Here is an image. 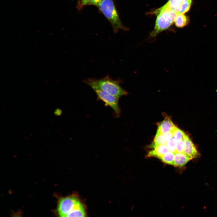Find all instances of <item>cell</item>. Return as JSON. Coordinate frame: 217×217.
Segmentation results:
<instances>
[{
	"mask_svg": "<svg viewBox=\"0 0 217 217\" xmlns=\"http://www.w3.org/2000/svg\"><path fill=\"white\" fill-rule=\"evenodd\" d=\"M84 82L93 90L96 89L101 90L119 99L127 94V92L120 86V80H114L108 75L99 79L89 78L84 80Z\"/></svg>",
	"mask_w": 217,
	"mask_h": 217,
	"instance_id": "6da1fadb",
	"label": "cell"
},
{
	"mask_svg": "<svg viewBox=\"0 0 217 217\" xmlns=\"http://www.w3.org/2000/svg\"><path fill=\"white\" fill-rule=\"evenodd\" d=\"M58 211L61 217H85L83 205L76 198L69 196L62 198L58 204Z\"/></svg>",
	"mask_w": 217,
	"mask_h": 217,
	"instance_id": "7a4b0ae2",
	"label": "cell"
},
{
	"mask_svg": "<svg viewBox=\"0 0 217 217\" xmlns=\"http://www.w3.org/2000/svg\"><path fill=\"white\" fill-rule=\"evenodd\" d=\"M157 15L154 28L150 33L149 37L153 38L162 31L168 29L173 22L178 13L165 5L153 12Z\"/></svg>",
	"mask_w": 217,
	"mask_h": 217,
	"instance_id": "3957f363",
	"label": "cell"
},
{
	"mask_svg": "<svg viewBox=\"0 0 217 217\" xmlns=\"http://www.w3.org/2000/svg\"><path fill=\"white\" fill-rule=\"evenodd\" d=\"M98 6L112 24L115 32L120 29H126L119 18L112 0H104Z\"/></svg>",
	"mask_w": 217,
	"mask_h": 217,
	"instance_id": "277c9868",
	"label": "cell"
},
{
	"mask_svg": "<svg viewBox=\"0 0 217 217\" xmlns=\"http://www.w3.org/2000/svg\"><path fill=\"white\" fill-rule=\"evenodd\" d=\"M93 90L98 99L104 102L107 106L110 107L116 116L118 117L120 113V110L118 105L119 99L99 89H96Z\"/></svg>",
	"mask_w": 217,
	"mask_h": 217,
	"instance_id": "5b68a950",
	"label": "cell"
},
{
	"mask_svg": "<svg viewBox=\"0 0 217 217\" xmlns=\"http://www.w3.org/2000/svg\"><path fill=\"white\" fill-rule=\"evenodd\" d=\"M184 139L185 146L183 153L190 159L196 158L198 153L192 141L185 134Z\"/></svg>",
	"mask_w": 217,
	"mask_h": 217,
	"instance_id": "8992f818",
	"label": "cell"
},
{
	"mask_svg": "<svg viewBox=\"0 0 217 217\" xmlns=\"http://www.w3.org/2000/svg\"><path fill=\"white\" fill-rule=\"evenodd\" d=\"M175 126L170 118L166 117L159 124L156 134H164L172 131Z\"/></svg>",
	"mask_w": 217,
	"mask_h": 217,
	"instance_id": "52a82bcc",
	"label": "cell"
},
{
	"mask_svg": "<svg viewBox=\"0 0 217 217\" xmlns=\"http://www.w3.org/2000/svg\"><path fill=\"white\" fill-rule=\"evenodd\" d=\"M172 136V131L164 134H156L151 147L154 148L157 146L165 144Z\"/></svg>",
	"mask_w": 217,
	"mask_h": 217,
	"instance_id": "ba28073f",
	"label": "cell"
},
{
	"mask_svg": "<svg viewBox=\"0 0 217 217\" xmlns=\"http://www.w3.org/2000/svg\"><path fill=\"white\" fill-rule=\"evenodd\" d=\"M154 149L149 151L148 154V157H154L159 158L169 150L166 144L157 146Z\"/></svg>",
	"mask_w": 217,
	"mask_h": 217,
	"instance_id": "9c48e42d",
	"label": "cell"
},
{
	"mask_svg": "<svg viewBox=\"0 0 217 217\" xmlns=\"http://www.w3.org/2000/svg\"><path fill=\"white\" fill-rule=\"evenodd\" d=\"M190 160L184 153H175L173 165L176 167H182L185 165Z\"/></svg>",
	"mask_w": 217,
	"mask_h": 217,
	"instance_id": "30bf717a",
	"label": "cell"
},
{
	"mask_svg": "<svg viewBox=\"0 0 217 217\" xmlns=\"http://www.w3.org/2000/svg\"><path fill=\"white\" fill-rule=\"evenodd\" d=\"M189 0H169L165 5L172 11L179 13L181 6L183 2Z\"/></svg>",
	"mask_w": 217,
	"mask_h": 217,
	"instance_id": "8fae6325",
	"label": "cell"
},
{
	"mask_svg": "<svg viewBox=\"0 0 217 217\" xmlns=\"http://www.w3.org/2000/svg\"><path fill=\"white\" fill-rule=\"evenodd\" d=\"M175 26L179 28L183 27L188 23V19L184 14L178 13L175 20Z\"/></svg>",
	"mask_w": 217,
	"mask_h": 217,
	"instance_id": "7c38bea8",
	"label": "cell"
},
{
	"mask_svg": "<svg viewBox=\"0 0 217 217\" xmlns=\"http://www.w3.org/2000/svg\"><path fill=\"white\" fill-rule=\"evenodd\" d=\"M175 154V153L169 151L159 159L166 164L173 165Z\"/></svg>",
	"mask_w": 217,
	"mask_h": 217,
	"instance_id": "4fadbf2b",
	"label": "cell"
},
{
	"mask_svg": "<svg viewBox=\"0 0 217 217\" xmlns=\"http://www.w3.org/2000/svg\"><path fill=\"white\" fill-rule=\"evenodd\" d=\"M172 137L176 142L183 139L185 134L181 130L175 126L172 131Z\"/></svg>",
	"mask_w": 217,
	"mask_h": 217,
	"instance_id": "5bb4252c",
	"label": "cell"
},
{
	"mask_svg": "<svg viewBox=\"0 0 217 217\" xmlns=\"http://www.w3.org/2000/svg\"><path fill=\"white\" fill-rule=\"evenodd\" d=\"M104 0H82L79 5L80 8L86 5H94L97 6Z\"/></svg>",
	"mask_w": 217,
	"mask_h": 217,
	"instance_id": "9a60e30c",
	"label": "cell"
},
{
	"mask_svg": "<svg viewBox=\"0 0 217 217\" xmlns=\"http://www.w3.org/2000/svg\"><path fill=\"white\" fill-rule=\"evenodd\" d=\"M192 0L185 1L182 4L179 13L184 14L187 12L189 10Z\"/></svg>",
	"mask_w": 217,
	"mask_h": 217,
	"instance_id": "2e32d148",
	"label": "cell"
},
{
	"mask_svg": "<svg viewBox=\"0 0 217 217\" xmlns=\"http://www.w3.org/2000/svg\"><path fill=\"white\" fill-rule=\"evenodd\" d=\"M176 141L175 139L172 137L169 139L166 143L169 151L174 153H176Z\"/></svg>",
	"mask_w": 217,
	"mask_h": 217,
	"instance_id": "e0dca14e",
	"label": "cell"
},
{
	"mask_svg": "<svg viewBox=\"0 0 217 217\" xmlns=\"http://www.w3.org/2000/svg\"><path fill=\"white\" fill-rule=\"evenodd\" d=\"M185 146L184 139L177 141L176 143V152L183 153Z\"/></svg>",
	"mask_w": 217,
	"mask_h": 217,
	"instance_id": "ac0fdd59",
	"label": "cell"
},
{
	"mask_svg": "<svg viewBox=\"0 0 217 217\" xmlns=\"http://www.w3.org/2000/svg\"><path fill=\"white\" fill-rule=\"evenodd\" d=\"M61 110L59 108L56 109L54 112V114L56 116H59L61 115Z\"/></svg>",
	"mask_w": 217,
	"mask_h": 217,
	"instance_id": "d6986e66",
	"label": "cell"
}]
</instances>
